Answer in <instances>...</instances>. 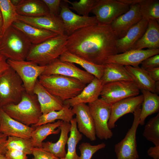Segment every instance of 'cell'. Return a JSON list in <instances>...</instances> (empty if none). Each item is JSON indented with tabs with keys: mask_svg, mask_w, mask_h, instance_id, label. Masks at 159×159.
I'll return each mask as SVG.
<instances>
[{
	"mask_svg": "<svg viewBox=\"0 0 159 159\" xmlns=\"http://www.w3.org/2000/svg\"><path fill=\"white\" fill-rule=\"evenodd\" d=\"M17 20L40 29L49 31L59 35L65 34L63 22L59 16L51 14L36 17H29L19 15Z\"/></svg>",
	"mask_w": 159,
	"mask_h": 159,
	"instance_id": "18",
	"label": "cell"
},
{
	"mask_svg": "<svg viewBox=\"0 0 159 159\" xmlns=\"http://www.w3.org/2000/svg\"><path fill=\"white\" fill-rule=\"evenodd\" d=\"M19 15L29 17H36L49 14L46 4L42 0H21L15 6Z\"/></svg>",
	"mask_w": 159,
	"mask_h": 159,
	"instance_id": "26",
	"label": "cell"
},
{
	"mask_svg": "<svg viewBox=\"0 0 159 159\" xmlns=\"http://www.w3.org/2000/svg\"><path fill=\"white\" fill-rule=\"evenodd\" d=\"M62 122L59 120L55 122L44 124L35 127L31 135L34 147H42L43 141L47 136L58 134L60 132L59 127Z\"/></svg>",
	"mask_w": 159,
	"mask_h": 159,
	"instance_id": "31",
	"label": "cell"
},
{
	"mask_svg": "<svg viewBox=\"0 0 159 159\" xmlns=\"http://www.w3.org/2000/svg\"><path fill=\"white\" fill-rule=\"evenodd\" d=\"M0 10L3 21L2 35L17 20L18 14L11 0H0Z\"/></svg>",
	"mask_w": 159,
	"mask_h": 159,
	"instance_id": "34",
	"label": "cell"
},
{
	"mask_svg": "<svg viewBox=\"0 0 159 159\" xmlns=\"http://www.w3.org/2000/svg\"><path fill=\"white\" fill-rule=\"evenodd\" d=\"M8 159H28L27 155L23 152L14 149H8L5 154Z\"/></svg>",
	"mask_w": 159,
	"mask_h": 159,
	"instance_id": "42",
	"label": "cell"
},
{
	"mask_svg": "<svg viewBox=\"0 0 159 159\" xmlns=\"http://www.w3.org/2000/svg\"><path fill=\"white\" fill-rule=\"evenodd\" d=\"M148 21L142 18L130 29L124 37L117 39L116 47L118 54L132 49L145 32Z\"/></svg>",
	"mask_w": 159,
	"mask_h": 159,
	"instance_id": "20",
	"label": "cell"
},
{
	"mask_svg": "<svg viewBox=\"0 0 159 159\" xmlns=\"http://www.w3.org/2000/svg\"><path fill=\"white\" fill-rule=\"evenodd\" d=\"M2 108L11 117L28 126L37 124L42 114L36 95L29 94L26 91L19 103L8 104Z\"/></svg>",
	"mask_w": 159,
	"mask_h": 159,
	"instance_id": "4",
	"label": "cell"
},
{
	"mask_svg": "<svg viewBox=\"0 0 159 159\" xmlns=\"http://www.w3.org/2000/svg\"><path fill=\"white\" fill-rule=\"evenodd\" d=\"M65 1L71 4V6H69L70 10L75 11L79 15L87 16L97 0H80L74 2L68 0Z\"/></svg>",
	"mask_w": 159,
	"mask_h": 159,
	"instance_id": "38",
	"label": "cell"
},
{
	"mask_svg": "<svg viewBox=\"0 0 159 159\" xmlns=\"http://www.w3.org/2000/svg\"><path fill=\"white\" fill-rule=\"evenodd\" d=\"M71 127L70 122L63 121L59 127L61 133L58 140L55 143L49 141L43 142L42 147L59 159L65 158L66 154L65 146Z\"/></svg>",
	"mask_w": 159,
	"mask_h": 159,
	"instance_id": "24",
	"label": "cell"
},
{
	"mask_svg": "<svg viewBox=\"0 0 159 159\" xmlns=\"http://www.w3.org/2000/svg\"><path fill=\"white\" fill-rule=\"evenodd\" d=\"M3 24V19L1 12L0 10V33H1V34L2 30Z\"/></svg>",
	"mask_w": 159,
	"mask_h": 159,
	"instance_id": "48",
	"label": "cell"
},
{
	"mask_svg": "<svg viewBox=\"0 0 159 159\" xmlns=\"http://www.w3.org/2000/svg\"><path fill=\"white\" fill-rule=\"evenodd\" d=\"M7 59L6 57L0 54V74L9 67Z\"/></svg>",
	"mask_w": 159,
	"mask_h": 159,
	"instance_id": "46",
	"label": "cell"
},
{
	"mask_svg": "<svg viewBox=\"0 0 159 159\" xmlns=\"http://www.w3.org/2000/svg\"><path fill=\"white\" fill-rule=\"evenodd\" d=\"M0 159H8L5 155L0 154Z\"/></svg>",
	"mask_w": 159,
	"mask_h": 159,
	"instance_id": "50",
	"label": "cell"
},
{
	"mask_svg": "<svg viewBox=\"0 0 159 159\" xmlns=\"http://www.w3.org/2000/svg\"><path fill=\"white\" fill-rule=\"evenodd\" d=\"M143 100V96L142 94L126 98L112 104L108 123L109 128L110 130L114 128L116 121L124 115L133 113L140 106Z\"/></svg>",
	"mask_w": 159,
	"mask_h": 159,
	"instance_id": "17",
	"label": "cell"
},
{
	"mask_svg": "<svg viewBox=\"0 0 159 159\" xmlns=\"http://www.w3.org/2000/svg\"><path fill=\"white\" fill-rule=\"evenodd\" d=\"M141 68L145 70L159 67V55L150 57L144 60L141 63Z\"/></svg>",
	"mask_w": 159,
	"mask_h": 159,
	"instance_id": "40",
	"label": "cell"
},
{
	"mask_svg": "<svg viewBox=\"0 0 159 159\" xmlns=\"http://www.w3.org/2000/svg\"><path fill=\"white\" fill-rule=\"evenodd\" d=\"M118 39L110 24H96L79 29L68 36L67 51L94 64L103 65L118 54Z\"/></svg>",
	"mask_w": 159,
	"mask_h": 159,
	"instance_id": "1",
	"label": "cell"
},
{
	"mask_svg": "<svg viewBox=\"0 0 159 159\" xmlns=\"http://www.w3.org/2000/svg\"><path fill=\"white\" fill-rule=\"evenodd\" d=\"M125 67L140 91L144 90L155 93V82L150 78L146 70L139 66L127 65Z\"/></svg>",
	"mask_w": 159,
	"mask_h": 159,
	"instance_id": "29",
	"label": "cell"
},
{
	"mask_svg": "<svg viewBox=\"0 0 159 159\" xmlns=\"http://www.w3.org/2000/svg\"><path fill=\"white\" fill-rule=\"evenodd\" d=\"M68 36L64 34L49 38L37 44H32L26 60L42 66H46L66 50Z\"/></svg>",
	"mask_w": 159,
	"mask_h": 159,
	"instance_id": "5",
	"label": "cell"
},
{
	"mask_svg": "<svg viewBox=\"0 0 159 159\" xmlns=\"http://www.w3.org/2000/svg\"><path fill=\"white\" fill-rule=\"evenodd\" d=\"M103 75L100 79L102 85L120 81H133L125 66L114 63L104 64Z\"/></svg>",
	"mask_w": 159,
	"mask_h": 159,
	"instance_id": "28",
	"label": "cell"
},
{
	"mask_svg": "<svg viewBox=\"0 0 159 159\" xmlns=\"http://www.w3.org/2000/svg\"><path fill=\"white\" fill-rule=\"evenodd\" d=\"M159 48V22L155 20L150 19L145 32L135 44L132 49H140L145 48L155 49Z\"/></svg>",
	"mask_w": 159,
	"mask_h": 159,
	"instance_id": "25",
	"label": "cell"
},
{
	"mask_svg": "<svg viewBox=\"0 0 159 159\" xmlns=\"http://www.w3.org/2000/svg\"><path fill=\"white\" fill-rule=\"evenodd\" d=\"M35 127L24 125L14 119L2 109L0 120V132L8 136L30 138Z\"/></svg>",
	"mask_w": 159,
	"mask_h": 159,
	"instance_id": "19",
	"label": "cell"
},
{
	"mask_svg": "<svg viewBox=\"0 0 159 159\" xmlns=\"http://www.w3.org/2000/svg\"><path fill=\"white\" fill-rule=\"evenodd\" d=\"M1 33H0V37H1Z\"/></svg>",
	"mask_w": 159,
	"mask_h": 159,
	"instance_id": "53",
	"label": "cell"
},
{
	"mask_svg": "<svg viewBox=\"0 0 159 159\" xmlns=\"http://www.w3.org/2000/svg\"><path fill=\"white\" fill-rule=\"evenodd\" d=\"M6 149H14L21 151L28 155L32 154V149L34 147L31 138L8 136L5 144Z\"/></svg>",
	"mask_w": 159,
	"mask_h": 159,
	"instance_id": "36",
	"label": "cell"
},
{
	"mask_svg": "<svg viewBox=\"0 0 159 159\" xmlns=\"http://www.w3.org/2000/svg\"><path fill=\"white\" fill-rule=\"evenodd\" d=\"M130 8L120 0H97L90 12L95 15L97 24L108 25Z\"/></svg>",
	"mask_w": 159,
	"mask_h": 159,
	"instance_id": "9",
	"label": "cell"
},
{
	"mask_svg": "<svg viewBox=\"0 0 159 159\" xmlns=\"http://www.w3.org/2000/svg\"><path fill=\"white\" fill-rule=\"evenodd\" d=\"M139 4L143 19L159 22L158 0H140Z\"/></svg>",
	"mask_w": 159,
	"mask_h": 159,
	"instance_id": "35",
	"label": "cell"
},
{
	"mask_svg": "<svg viewBox=\"0 0 159 159\" xmlns=\"http://www.w3.org/2000/svg\"><path fill=\"white\" fill-rule=\"evenodd\" d=\"M42 74L63 75L78 79L86 85L90 82L95 77L74 64L62 61L59 58L47 65Z\"/></svg>",
	"mask_w": 159,
	"mask_h": 159,
	"instance_id": "12",
	"label": "cell"
},
{
	"mask_svg": "<svg viewBox=\"0 0 159 159\" xmlns=\"http://www.w3.org/2000/svg\"><path fill=\"white\" fill-rule=\"evenodd\" d=\"M32 154L33 157L31 159H59L42 147H33Z\"/></svg>",
	"mask_w": 159,
	"mask_h": 159,
	"instance_id": "39",
	"label": "cell"
},
{
	"mask_svg": "<svg viewBox=\"0 0 159 159\" xmlns=\"http://www.w3.org/2000/svg\"><path fill=\"white\" fill-rule=\"evenodd\" d=\"M2 106L1 105V104L0 102V118H1V110H2Z\"/></svg>",
	"mask_w": 159,
	"mask_h": 159,
	"instance_id": "51",
	"label": "cell"
},
{
	"mask_svg": "<svg viewBox=\"0 0 159 159\" xmlns=\"http://www.w3.org/2000/svg\"><path fill=\"white\" fill-rule=\"evenodd\" d=\"M141 109L138 107L133 113L134 119L132 125L124 138L115 146L117 159H138L136 139L137 131L139 125Z\"/></svg>",
	"mask_w": 159,
	"mask_h": 159,
	"instance_id": "10",
	"label": "cell"
},
{
	"mask_svg": "<svg viewBox=\"0 0 159 159\" xmlns=\"http://www.w3.org/2000/svg\"><path fill=\"white\" fill-rule=\"evenodd\" d=\"M146 71L153 81L155 82L159 81V67L147 69Z\"/></svg>",
	"mask_w": 159,
	"mask_h": 159,
	"instance_id": "44",
	"label": "cell"
},
{
	"mask_svg": "<svg viewBox=\"0 0 159 159\" xmlns=\"http://www.w3.org/2000/svg\"><path fill=\"white\" fill-rule=\"evenodd\" d=\"M155 93L157 95L159 93V81L155 82Z\"/></svg>",
	"mask_w": 159,
	"mask_h": 159,
	"instance_id": "47",
	"label": "cell"
},
{
	"mask_svg": "<svg viewBox=\"0 0 159 159\" xmlns=\"http://www.w3.org/2000/svg\"><path fill=\"white\" fill-rule=\"evenodd\" d=\"M140 91L133 81H115L103 85L100 99L112 105L126 98L138 95Z\"/></svg>",
	"mask_w": 159,
	"mask_h": 159,
	"instance_id": "7",
	"label": "cell"
},
{
	"mask_svg": "<svg viewBox=\"0 0 159 159\" xmlns=\"http://www.w3.org/2000/svg\"><path fill=\"white\" fill-rule=\"evenodd\" d=\"M8 136L0 132V154L5 155L7 149L5 144Z\"/></svg>",
	"mask_w": 159,
	"mask_h": 159,
	"instance_id": "43",
	"label": "cell"
},
{
	"mask_svg": "<svg viewBox=\"0 0 159 159\" xmlns=\"http://www.w3.org/2000/svg\"><path fill=\"white\" fill-rule=\"evenodd\" d=\"M102 84L100 79L95 77L87 84L82 92L75 97L64 102V104L72 107L80 104L90 103L98 99L100 95Z\"/></svg>",
	"mask_w": 159,
	"mask_h": 159,
	"instance_id": "22",
	"label": "cell"
},
{
	"mask_svg": "<svg viewBox=\"0 0 159 159\" xmlns=\"http://www.w3.org/2000/svg\"><path fill=\"white\" fill-rule=\"evenodd\" d=\"M65 159V158H60V159Z\"/></svg>",
	"mask_w": 159,
	"mask_h": 159,
	"instance_id": "52",
	"label": "cell"
},
{
	"mask_svg": "<svg viewBox=\"0 0 159 159\" xmlns=\"http://www.w3.org/2000/svg\"><path fill=\"white\" fill-rule=\"evenodd\" d=\"M142 19L139 4L130 6L129 10L114 19L110 24L118 39L124 37L128 30Z\"/></svg>",
	"mask_w": 159,
	"mask_h": 159,
	"instance_id": "14",
	"label": "cell"
},
{
	"mask_svg": "<svg viewBox=\"0 0 159 159\" xmlns=\"http://www.w3.org/2000/svg\"><path fill=\"white\" fill-rule=\"evenodd\" d=\"M79 131L91 141L96 139L94 121L88 105L80 103L72 107Z\"/></svg>",
	"mask_w": 159,
	"mask_h": 159,
	"instance_id": "16",
	"label": "cell"
},
{
	"mask_svg": "<svg viewBox=\"0 0 159 159\" xmlns=\"http://www.w3.org/2000/svg\"><path fill=\"white\" fill-rule=\"evenodd\" d=\"M159 53V48L147 49H132L110 57L106 63H114L123 66L133 67L139 64L148 58Z\"/></svg>",
	"mask_w": 159,
	"mask_h": 159,
	"instance_id": "15",
	"label": "cell"
},
{
	"mask_svg": "<svg viewBox=\"0 0 159 159\" xmlns=\"http://www.w3.org/2000/svg\"><path fill=\"white\" fill-rule=\"evenodd\" d=\"M47 5L50 14L59 16L60 11V0H42Z\"/></svg>",
	"mask_w": 159,
	"mask_h": 159,
	"instance_id": "41",
	"label": "cell"
},
{
	"mask_svg": "<svg viewBox=\"0 0 159 159\" xmlns=\"http://www.w3.org/2000/svg\"><path fill=\"white\" fill-rule=\"evenodd\" d=\"M71 125L70 134L67 142V150L65 157V159H77L79 156L77 154L76 147L82 139V135L78 130L75 118L70 122Z\"/></svg>",
	"mask_w": 159,
	"mask_h": 159,
	"instance_id": "33",
	"label": "cell"
},
{
	"mask_svg": "<svg viewBox=\"0 0 159 159\" xmlns=\"http://www.w3.org/2000/svg\"><path fill=\"white\" fill-rule=\"evenodd\" d=\"M143 96L140 116L139 125H143L147 117L159 110V96L158 95L146 90H141Z\"/></svg>",
	"mask_w": 159,
	"mask_h": 159,
	"instance_id": "30",
	"label": "cell"
},
{
	"mask_svg": "<svg viewBox=\"0 0 159 159\" xmlns=\"http://www.w3.org/2000/svg\"><path fill=\"white\" fill-rule=\"evenodd\" d=\"M11 25L22 32L32 44H39L58 35L53 32L37 27L18 20L14 21Z\"/></svg>",
	"mask_w": 159,
	"mask_h": 159,
	"instance_id": "23",
	"label": "cell"
},
{
	"mask_svg": "<svg viewBox=\"0 0 159 159\" xmlns=\"http://www.w3.org/2000/svg\"><path fill=\"white\" fill-rule=\"evenodd\" d=\"M25 91L21 80L10 66L0 74V102L2 107L19 103Z\"/></svg>",
	"mask_w": 159,
	"mask_h": 159,
	"instance_id": "6",
	"label": "cell"
},
{
	"mask_svg": "<svg viewBox=\"0 0 159 159\" xmlns=\"http://www.w3.org/2000/svg\"><path fill=\"white\" fill-rule=\"evenodd\" d=\"M88 105L94 121L96 136L100 140L111 138L113 133L109 128L108 123L112 105L99 98Z\"/></svg>",
	"mask_w": 159,
	"mask_h": 159,
	"instance_id": "8",
	"label": "cell"
},
{
	"mask_svg": "<svg viewBox=\"0 0 159 159\" xmlns=\"http://www.w3.org/2000/svg\"><path fill=\"white\" fill-rule=\"evenodd\" d=\"M143 135L155 146L159 145V113L151 118L145 125Z\"/></svg>",
	"mask_w": 159,
	"mask_h": 159,
	"instance_id": "37",
	"label": "cell"
},
{
	"mask_svg": "<svg viewBox=\"0 0 159 159\" xmlns=\"http://www.w3.org/2000/svg\"><path fill=\"white\" fill-rule=\"evenodd\" d=\"M21 1V0H11L12 3L14 6L18 5L19 4Z\"/></svg>",
	"mask_w": 159,
	"mask_h": 159,
	"instance_id": "49",
	"label": "cell"
},
{
	"mask_svg": "<svg viewBox=\"0 0 159 159\" xmlns=\"http://www.w3.org/2000/svg\"><path fill=\"white\" fill-rule=\"evenodd\" d=\"M38 80L50 93L63 102L77 96L86 86L78 79L58 74H42Z\"/></svg>",
	"mask_w": 159,
	"mask_h": 159,
	"instance_id": "2",
	"label": "cell"
},
{
	"mask_svg": "<svg viewBox=\"0 0 159 159\" xmlns=\"http://www.w3.org/2000/svg\"><path fill=\"white\" fill-rule=\"evenodd\" d=\"M33 92L37 97L42 114L59 110L63 108L64 102L48 91L38 79L35 84Z\"/></svg>",
	"mask_w": 159,
	"mask_h": 159,
	"instance_id": "21",
	"label": "cell"
},
{
	"mask_svg": "<svg viewBox=\"0 0 159 159\" xmlns=\"http://www.w3.org/2000/svg\"><path fill=\"white\" fill-rule=\"evenodd\" d=\"M32 45L22 32L11 25L0 38V54L7 59L26 60Z\"/></svg>",
	"mask_w": 159,
	"mask_h": 159,
	"instance_id": "3",
	"label": "cell"
},
{
	"mask_svg": "<svg viewBox=\"0 0 159 159\" xmlns=\"http://www.w3.org/2000/svg\"><path fill=\"white\" fill-rule=\"evenodd\" d=\"M147 153L153 159H159V145L150 147L148 150Z\"/></svg>",
	"mask_w": 159,
	"mask_h": 159,
	"instance_id": "45",
	"label": "cell"
},
{
	"mask_svg": "<svg viewBox=\"0 0 159 159\" xmlns=\"http://www.w3.org/2000/svg\"><path fill=\"white\" fill-rule=\"evenodd\" d=\"M68 4L65 0H61L59 15L64 24L65 34L68 36L79 29L97 23L95 16L77 14L71 11Z\"/></svg>",
	"mask_w": 159,
	"mask_h": 159,
	"instance_id": "13",
	"label": "cell"
},
{
	"mask_svg": "<svg viewBox=\"0 0 159 159\" xmlns=\"http://www.w3.org/2000/svg\"><path fill=\"white\" fill-rule=\"evenodd\" d=\"M61 61L76 64L83 67L85 71L100 79L103 75L104 65L94 64L85 59L65 51L60 56Z\"/></svg>",
	"mask_w": 159,
	"mask_h": 159,
	"instance_id": "27",
	"label": "cell"
},
{
	"mask_svg": "<svg viewBox=\"0 0 159 159\" xmlns=\"http://www.w3.org/2000/svg\"><path fill=\"white\" fill-rule=\"evenodd\" d=\"M7 62L21 78L26 92L29 94H34L33 90L36 82L44 72L46 66H40L26 60L14 61L7 59Z\"/></svg>",
	"mask_w": 159,
	"mask_h": 159,
	"instance_id": "11",
	"label": "cell"
},
{
	"mask_svg": "<svg viewBox=\"0 0 159 159\" xmlns=\"http://www.w3.org/2000/svg\"><path fill=\"white\" fill-rule=\"evenodd\" d=\"M74 115L72 108L68 105L64 104L63 108L59 110L53 111L40 117L38 122L32 126L36 127L42 125L54 122L57 120L70 122Z\"/></svg>",
	"mask_w": 159,
	"mask_h": 159,
	"instance_id": "32",
	"label": "cell"
}]
</instances>
